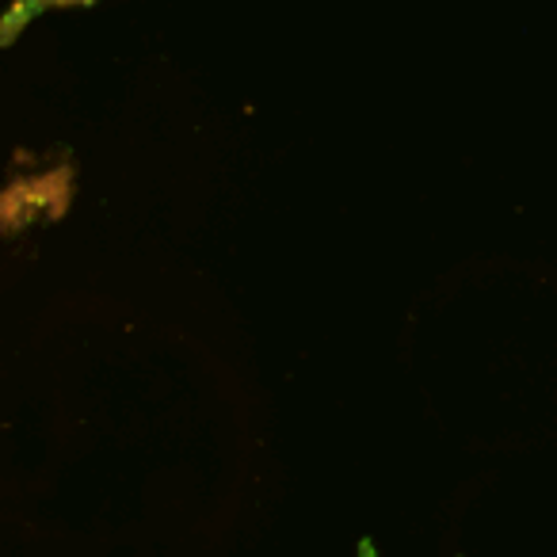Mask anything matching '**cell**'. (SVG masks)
<instances>
[{
  "label": "cell",
  "mask_w": 557,
  "mask_h": 557,
  "mask_svg": "<svg viewBox=\"0 0 557 557\" xmlns=\"http://www.w3.org/2000/svg\"><path fill=\"white\" fill-rule=\"evenodd\" d=\"M359 557H379V549H374V542H371V539L359 542Z\"/></svg>",
  "instance_id": "obj_2"
},
{
  "label": "cell",
  "mask_w": 557,
  "mask_h": 557,
  "mask_svg": "<svg viewBox=\"0 0 557 557\" xmlns=\"http://www.w3.org/2000/svg\"><path fill=\"white\" fill-rule=\"evenodd\" d=\"M88 4H96V0H16V4L4 12V20H0V47H12V42L20 39V32L32 27L39 16H47V12L88 9Z\"/></svg>",
  "instance_id": "obj_1"
}]
</instances>
